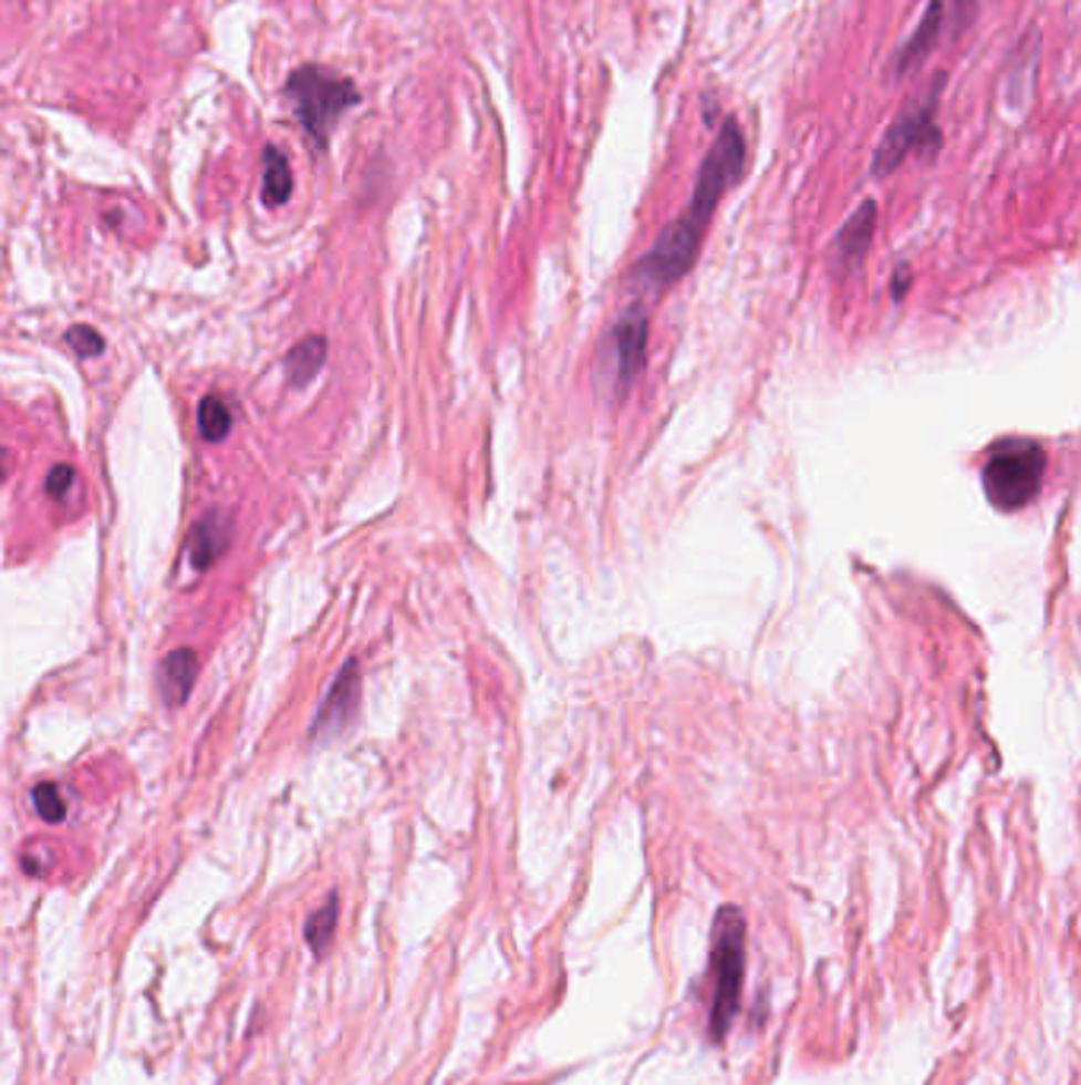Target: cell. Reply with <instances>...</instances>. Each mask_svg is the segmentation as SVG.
Wrapping results in <instances>:
<instances>
[{"instance_id":"cell-18","label":"cell","mask_w":1081,"mask_h":1085,"mask_svg":"<svg viewBox=\"0 0 1081 1085\" xmlns=\"http://www.w3.org/2000/svg\"><path fill=\"white\" fill-rule=\"evenodd\" d=\"M73 479H76V473H73L71 464H58V467H51V473H48L45 493L51 498H64L71 493Z\"/></svg>"},{"instance_id":"cell-16","label":"cell","mask_w":1081,"mask_h":1085,"mask_svg":"<svg viewBox=\"0 0 1081 1085\" xmlns=\"http://www.w3.org/2000/svg\"><path fill=\"white\" fill-rule=\"evenodd\" d=\"M32 800H35V809L45 823H64L67 816V806H64V797L54 784H39L32 790Z\"/></svg>"},{"instance_id":"cell-10","label":"cell","mask_w":1081,"mask_h":1085,"mask_svg":"<svg viewBox=\"0 0 1081 1085\" xmlns=\"http://www.w3.org/2000/svg\"><path fill=\"white\" fill-rule=\"evenodd\" d=\"M229 542H232V520L226 518L222 512H210L190 534V562H194V568L207 571L229 549Z\"/></svg>"},{"instance_id":"cell-6","label":"cell","mask_w":1081,"mask_h":1085,"mask_svg":"<svg viewBox=\"0 0 1081 1085\" xmlns=\"http://www.w3.org/2000/svg\"><path fill=\"white\" fill-rule=\"evenodd\" d=\"M647 337H651V318L641 308H628L610 337V353H612V391L625 394L632 388L647 362Z\"/></svg>"},{"instance_id":"cell-19","label":"cell","mask_w":1081,"mask_h":1085,"mask_svg":"<svg viewBox=\"0 0 1081 1085\" xmlns=\"http://www.w3.org/2000/svg\"><path fill=\"white\" fill-rule=\"evenodd\" d=\"M907 283H911V280H907V267H901V270L894 273V299H901V296L907 292Z\"/></svg>"},{"instance_id":"cell-13","label":"cell","mask_w":1081,"mask_h":1085,"mask_svg":"<svg viewBox=\"0 0 1081 1085\" xmlns=\"http://www.w3.org/2000/svg\"><path fill=\"white\" fill-rule=\"evenodd\" d=\"M328 359V340L324 337H308L299 347H292L285 355V381L289 388H305L311 378L321 372Z\"/></svg>"},{"instance_id":"cell-11","label":"cell","mask_w":1081,"mask_h":1085,"mask_svg":"<svg viewBox=\"0 0 1081 1085\" xmlns=\"http://www.w3.org/2000/svg\"><path fill=\"white\" fill-rule=\"evenodd\" d=\"M197 670H200V661H197V654L190 648H178L159 663V692H163L165 705L178 709V705L188 702L194 680H197Z\"/></svg>"},{"instance_id":"cell-14","label":"cell","mask_w":1081,"mask_h":1085,"mask_svg":"<svg viewBox=\"0 0 1081 1085\" xmlns=\"http://www.w3.org/2000/svg\"><path fill=\"white\" fill-rule=\"evenodd\" d=\"M336 908H340V901H336V896H330L311 918H308V923H305V940H308V946H311V952L314 955H324V949L330 946V940H333V927H336Z\"/></svg>"},{"instance_id":"cell-12","label":"cell","mask_w":1081,"mask_h":1085,"mask_svg":"<svg viewBox=\"0 0 1081 1085\" xmlns=\"http://www.w3.org/2000/svg\"><path fill=\"white\" fill-rule=\"evenodd\" d=\"M260 168H263V185H260L263 207H282L292 197V188H295L289 156L282 153L277 143H267L263 146V156H260Z\"/></svg>"},{"instance_id":"cell-8","label":"cell","mask_w":1081,"mask_h":1085,"mask_svg":"<svg viewBox=\"0 0 1081 1085\" xmlns=\"http://www.w3.org/2000/svg\"><path fill=\"white\" fill-rule=\"evenodd\" d=\"M875 223H879V207L875 200H863L856 213L844 223V229L838 232L834 241V258L841 264V270H853L860 267L863 255L870 251L872 236H875Z\"/></svg>"},{"instance_id":"cell-4","label":"cell","mask_w":1081,"mask_h":1085,"mask_svg":"<svg viewBox=\"0 0 1081 1085\" xmlns=\"http://www.w3.org/2000/svg\"><path fill=\"white\" fill-rule=\"evenodd\" d=\"M945 73H936V80L923 90L917 105L904 108L894 124L888 127L885 141L879 143L875 156H872V175L885 178L892 175L894 168L904 166V159L911 153H923V156H936V149L942 146L939 124H936V112H939V95L945 86Z\"/></svg>"},{"instance_id":"cell-20","label":"cell","mask_w":1081,"mask_h":1085,"mask_svg":"<svg viewBox=\"0 0 1081 1085\" xmlns=\"http://www.w3.org/2000/svg\"><path fill=\"white\" fill-rule=\"evenodd\" d=\"M7 471H10V454L0 448V479L7 476Z\"/></svg>"},{"instance_id":"cell-9","label":"cell","mask_w":1081,"mask_h":1085,"mask_svg":"<svg viewBox=\"0 0 1081 1085\" xmlns=\"http://www.w3.org/2000/svg\"><path fill=\"white\" fill-rule=\"evenodd\" d=\"M942 25H945V3L942 0H933L923 13V20L914 29V35L901 45L897 58H894V73L904 76V73H914L929 58V51L936 48L942 35Z\"/></svg>"},{"instance_id":"cell-15","label":"cell","mask_w":1081,"mask_h":1085,"mask_svg":"<svg viewBox=\"0 0 1081 1085\" xmlns=\"http://www.w3.org/2000/svg\"><path fill=\"white\" fill-rule=\"evenodd\" d=\"M197 423H200V435L207 442H222L232 428V413L219 397H204L200 410H197Z\"/></svg>"},{"instance_id":"cell-7","label":"cell","mask_w":1081,"mask_h":1085,"mask_svg":"<svg viewBox=\"0 0 1081 1085\" xmlns=\"http://www.w3.org/2000/svg\"><path fill=\"white\" fill-rule=\"evenodd\" d=\"M355 705H358V666H355V661H350L340 670L336 683L330 685L328 699H324V705L318 711V721H314V733L321 736V733L343 731L355 714Z\"/></svg>"},{"instance_id":"cell-1","label":"cell","mask_w":1081,"mask_h":1085,"mask_svg":"<svg viewBox=\"0 0 1081 1085\" xmlns=\"http://www.w3.org/2000/svg\"><path fill=\"white\" fill-rule=\"evenodd\" d=\"M742 172H746V137L739 124L729 118L720 124L717 141L707 149L685 213L676 223H669L666 232L657 238V245L637 260L632 273V286L637 292H663L692 270L710 226V216L717 210L720 197L742 178Z\"/></svg>"},{"instance_id":"cell-3","label":"cell","mask_w":1081,"mask_h":1085,"mask_svg":"<svg viewBox=\"0 0 1081 1085\" xmlns=\"http://www.w3.org/2000/svg\"><path fill=\"white\" fill-rule=\"evenodd\" d=\"M746 981V918L739 908L724 905L710 930V1006H707V1035L714 1044L727 1038L732 1019L739 1013Z\"/></svg>"},{"instance_id":"cell-5","label":"cell","mask_w":1081,"mask_h":1085,"mask_svg":"<svg viewBox=\"0 0 1081 1085\" xmlns=\"http://www.w3.org/2000/svg\"><path fill=\"white\" fill-rule=\"evenodd\" d=\"M1047 476V451L1035 442H1009L984 467V489L992 508L1021 512L1031 505Z\"/></svg>"},{"instance_id":"cell-17","label":"cell","mask_w":1081,"mask_h":1085,"mask_svg":"<svg viewBox=\"0 0 1081 1085\" xmlns=\"http://www.w3.org/2000/svg\"><path fill=\"white\" fill-rule=\"evenodd\" d=\"M67 343H71L73 350L83 355V359H93V355H98L102 350H105V340L98 337V331L86 328V324L71 328V331H67Z\"/></svg>"},{"instance_id":"cell-2","label":"cell","mask_w":1081,"mask_h":1085,"mask_svg":"<svg viewBox=\"0 0 1081 1085\" xmlns=\"http://www.w3.org/2000/svg\"><path fill=\"white\" fill-rule=\"evenodd\" d=\"M282 99L292 108L308 141L314 143V149L324 153L340 118L353 112L355 105H362V90L355 86V80L333 68L299 64L282 83Z\"/></svg>"}]
</instances>
